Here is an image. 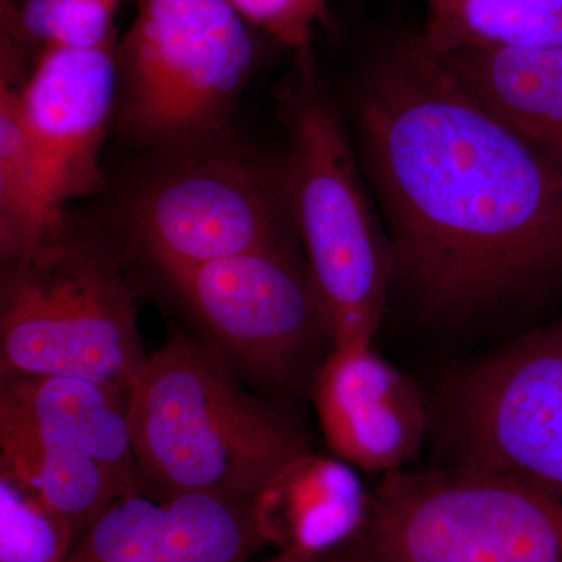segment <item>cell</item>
Here are the masks:
<instances>
[{
    "mask_svg": "<svg viewBox=\"0 0 562 562\" xmlns=\"http://www.w3.org/2000/svg\"><path fill=\"white\" fill-rule=\"evenodd\" d=\"M362 161L395 277L441 314L562 281V162L475 105L417 35L355 91Z\"/></svg>",
    "mask_w": 562,
    "mask_h": 562,
    "instance_id": "1",
    "label": "cell"
},
{
    "mask_svg": "<svg viewBox=\"0 0 562 562\" xmlns=\"http://www.w3.org/2000/svg\"><path fill=\"white\" fill-rule=\"evenodd\" d=\"M128 416L140 476L166 494L255 502L312 453L294 422L187 333L147 355L128 390Z\"/></svg>",
    "mask_w": 562,
    "mask_h": 562,
    "instance_id": "2",
    "label": "cell"
},
{
    "mask_svg": "<svg viewBox=\"0 0 562 562\" xmlns=\"http://www.w3.org/2000/svg\"><path fill=\"white\" fill-rule=\"evenodd\" d=\"M120 251L68 221L2 261L0 376L63 375L131 390L147 358Z\"/></svg>",
    "mask_w": 562,
    "mask_h": 562,
    "instance_id": "3",
    "label": "cell"
},
{
    "mask_svg": "<svg viewBox=\"0 0 562 562\" xmlns=\"http://www.w3.org/2000/svg\"><path fill=\"white\" fill-rule=\"evenodd\" d=\"M286 125L283 165L292 216L335 347L371 346L395 279L394 257L310 49L299 52Z\"/></svg>",
    "mask_w": 562,
    "mask_h": 562,
    "instance_id": "4",
    "label": "cell"
},
{
    "mask_svg": "<svg viewBox=\"0 0 562 562\" xmlns=\"http://www.w3.org/2000/svg\"><path fill=\"white\" fill-rule=\"evenodd\" d=\"M261 35L231 0H144L116 44L122 133L157 154L227 135Z\"/></svg>",
    "mask_w": 562,
    "mask_h": 562,
    "instance_id": "5",
    "label": "cell"
},
{
    "mask_svg": "<svg viewBox=\"0 0 562 562\" xmlns=\"http://www.w3.org/2000/svg\"><path fill=\"white\" fill-rule=\"evenodd\" d=\"M121 231L158 272L301 246L283 160L222 138L158 154L125 195Z\"/></svg>",
    "mask_w": 562,
    "mask_h": 562,
    "instance_id": "6",
    "label": "cell"
},
{
    "mask_svg": "<svg viewBox=\"0 0 562 562\" xmlns=\"http://www.w3.org/2000/svg\"><path fill=\"white\" fill-rule=\"evenodd\" d=\"M355 562H562V497L480 465L392 472Z\"/></svg>",
    "mask_w": 562,
    "mask_h": 562,
    "instance_id": "7",
    "label": "cell"
},
{
    "mask_svg": "<svg viewBox=\"0 0 562 562\" xmlns=\"http://www.w3.org/2000/svg\"><path fill=\"white\" fill-rule=\"evenodd\" d=\"M162 279L201 341L239 379L276 394H312L335 336L299 246L247 251Z\"/></svg>",
    "mask_w": 562,
    "mask_h": 562,
    "instance_id": "8",
    "label": "cell"
},
{
    "mask_svg": "<svg viewBox=\"0 0 562 562\" xmlns=\"http://www.w3.org/2000/svg\"><path fill=\"white\" fill-rule=\"evenodd\" d=\"M441 436L453 462L562 497V317L454 376L443 394Z\"/></svg>",
    "mask_w": 562,
    "mask_h": 562,
    "instance_id": "9",
    "label": "cell"
},
{
    "mask_svg": "<svg viewBox=\"0 0 562 562\" xmlns=\"http://www.w3.org/2000/svg\"><path fill=\"white\" fill-rule=\"evenodd\" d=\"M116 98V38L95 49H43L22 81V114L57 216L101 184L99 154Z\"/></svg>",
    "mask_w": 562,
    "mask_h": 562,
    "instance_id": "10",
    "label": "cell"
},
{
    "mask_svg": "<svg viewBox=\"0 0 562 562\" xmlns=\"http://www.w3.org/2000/svg\"><path fill=\"white\" fill-rule=\"evenodd\" d=\"M265 546L255 502L143 487L110 503L66 562H247Z\"/></svg>",
    "mask_w": 562,
    "mask_h": 562,
    "instance_id": "11",
    "label": "cell"
},
{
    "mask_svg": "<svg viewBox=\"0 0 562 562\" xmlns=\"http://www.w3.org/2000/svg\"><path fill=\"white\" fill-rule=\"evenodd\" d=\"M312 397L325 442L351 468L387 475L420 450L428 425L419 392L372 344L335 347Z\"/></svg>",
    "mask_w": 562,
    "mask_h": 562,
    "instance_id": "12",
    "label": "cell"
},
{
    "mask_svg": "<svg viewBox=\"0 0 562 562\" xmlns=\"http://www.w3.org/2000/svg\"><path fill=\"white\" fill-rule=\"evenodd\" d=\"M0 424L87 450L103 464L147 487L133 450L128 391L63 375L0 379Z\"/></svg>",
    "mask_w": 562,
    "mask_h": 562,
    "instance_id": "13",
    "label": "cell"
},
{
    "mask_svg": "<svg viewBox=\"0 0 562 562\" xmlns=\"http://www.w3.org/2000/svg\"><path fill=\"white\" fill-rule=\"evenodd\" d=\"M353 469L313 452L288 465L255 498L266 541L305 557H327L357 542L371 513L372 491Z\"/></svg>",
    "mask_w": 562,
    "mask_h": 562,
    "instance_id": "14",
    "label": "cell"
},
{
    "mask_svg": "<svg viewBox=\"0 0 562 562\" xmlns=\"http://www.w3.org/2000/svg\"><path fill=\"white\" fill-rule=\"evenodd\" d=\"M435 57L475 105L562 162V49L461 47Z\"/></svg>",
    "mask_w": 562,
    "mask_h": 562,
    "instance_id": "15",
    "label": "cell"
},
{
    "mask_svg": "<svg viewBox=\"0 0 562 562\" xmlns=\"http://www.w3.org/2000/svg\"><path fill=\"white\" fill-rule=\"evenodd\" d=\"M22 38L2 25L0 63V255L25 257L68 220L50 209L21 105Z\"/></svg>",
    "mask_w": 562,
    "mask_h": 562,
    "instance_id": "16",
    "label": "cell"
},
{
    "mask_svg": "<svg viewBox=\"0 0 562 562\" xmlns=\"http://www.w3.org/2000/svg\"><path fill=\"white\" fill-rule=\"evenodd\" d=\"M0 475L63 517L77 539L110 503L143 487L85 450L10 425H0Z\"/></svg>",
    "mask_w": 562,
    "mask_h": 562,
    "instance_id": "17",
    "label": "cell"
},
{
    "mask_svg": "<svg viewBox=\"0 0 562 562\" xmlns=\"http://www.w3.org/2000/svg\"><path fill=\"white\" fill-rule=\"evenodd\" d=\"M417 35L442 55L461 47L562 49V0H428Z\"/></svg>",
    "mask_w": 562,
    "mask_h": 562,
    "instance_id": "18",
    "label": "cell"
},
{
    "mask_svg": "<svg viewBox=\"0 0 562 562\" xmlns=\"http://www.w3.org/2000/svg\"><path fill=\"white\" fill-rule=\"evenodd\" d=\"M121 0H2V22L43 49H95L116 38Z\"/></svg>",
    "mask_w": 562,
    "mask_h": 562,
    "instance_id": "19",
    "label": "cell"
},
{
    "mask_svg": "<svg viewBox=\"0 0 562 562\" xmlns=\"http://www.w3.org/2000/svg\"><path fill=\"white\" fill-rule=\"evenodd\" d=\"M76 542L63 517L0 475V562H66Z\"/></svg>",
    "mask_w": 562,
    "mask_h": 562,
    "instance_id": "20",
    "label": "cell"
},
{
    "mask_svg": "<svg viewBox=\"0 0 562 562\" xmlns=\"http://www.w3.org/2000/svg\"><path fill=\"white\" fill-rule=\"evenodd\" d=\"M233 7L262 35L279 46L308 50L314 27L324 18L328 0H231Z\"/></svg>",
    "mask_w": 562,
    "mask_h": 562,
    "instance_id": "21",
    "label": "cell"
},
{
    "mask_svg": "<svg viewBox=\"0 0 562 562\" xmlns=\"http://www.w3.org/2000/svg\"><path fill=\"white\" fill-rule=\"evenodd\" d=\"M266 562H353L350 557V550L344 549L341 552L327 554V557H305V554L279 552L272 560Z\"/></svg>",
    "mask_w": 562,
    "mask_h": 562,
    "instance_id": "22",
    "label": "cell"
},
{
    "mask_svg": "<svg viewBox=\"0 0 562 562\" xmlns=\"http://www.w3.org/2000/svg\"><path fill=\"white\" fill-rule=\"evenodd\" d=\"M427 2H428V0H427Z\"/></svg>",
    "mask_w": 562,
    "mask_h": 562,
    "instance_id": "23",
    "label": "cell"
}]
</instances>
